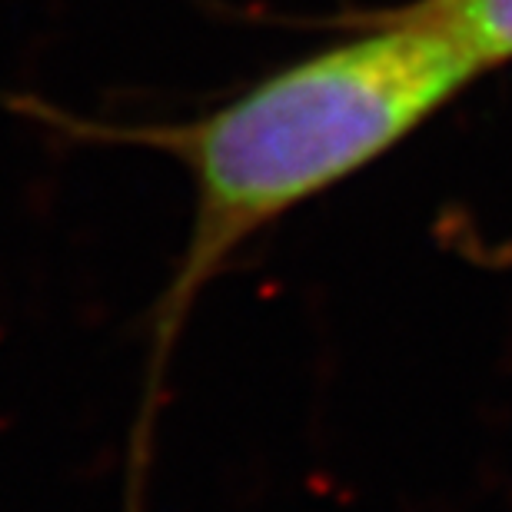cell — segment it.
Instances as JSON below:
<instances>
[{
	"mask_svg": "<svg viewBox=\"0 0 512 512\" xmlns=\"http://www.w3.org/2000/svg\"><path fill=\"white\" fill-rule=\"evenodd\" d=\"M483 67L446 30L389 10L356 37L306 54L227 104L187 120L110 124L27 107L80 143L153 150L190 180V227L147 320V360L127 449V509L147 499L153 439L173 356L200 300L233 256L429 124Z\"/></svg>",
	"mask_w": 512,
	"mask_h": 512,
	"instance_id": "6da1fadb",
	"label": "cell"
},
{
	"mask_svg": "<svg viewBox=\"0 0 512 512\" xmlns=\"http://www.w3.org/2000/svg\"><path fill=\"white\" fill-rule=\"evenodd\" d=\"M403 10L446 30L483 74L512 60V0H416Z\"/></svg>",
	"mask_w": 512,
	"mask_h": 512,
	"instance_id": "7a4b0ae2",
	"label": "cell"
}]
</instances>
